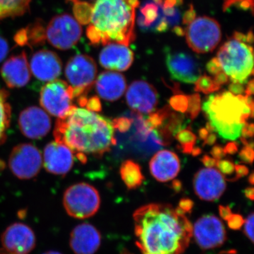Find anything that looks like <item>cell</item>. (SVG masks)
<instances>
[{
    "label": "cell",
    "instance_id": "obj_19",
    "mask_svg": "<svg viewBox=\"0 0 254 254\" xmlns=\"http://www.w3.org/2000/svg\"><path fill=\"white\" fill-rule=\"evenodd\" d=\"M99 230L89 223L74 227L70 234L69 246L75 254H94L101 245Z\"/></svg>",
    "mask_w": 254,
    "mask_h": 254
},
{
    "label": "cell",
    "instance_id": "obj_8",
    "mask_svg": "<svg viewBox=\"0 0 254 254\" xmlns=\"http://www.w3.org/2000/svg\"><path fill=\"white\" fill-rule=\"evenodd\" d=\"M95 60L87 55L78 54L70 58L65 67V76L72 88L74 98L87 96L96 81Z\"/></svg>",
    "mask_w": 254,
    "mask_h": 254
},
{
    "label": "cell",
    "instance_id": "obj_44",
    "mask_svg": "<svg viewBox=\"0 0 254 254\" xmlns=\"http://www.w3.org/2000/svg\"><path fill=\"white\" fill-rule=\"evenodd\" d=\"M210 154L213 155V158L216 159L217 160H221L224 156H225L226 153H225L224 148H222L220 145H215L213 148H212L211 151H210Z\"/></svg>",
    "mask_w": 254,
    "mask_h": 254
},
{
    "label": "cell",
    "instance_id": "obj_16",
    "mask_svg": "<svg viewBox=\"0 0 254 254\" xmlns=\"http://www.w3.org/2000/svg\"><path fill=\"white\" fill-rule=\"evenodd\" d=\"M127 104L138 113L150 114L158 103V94L153 85L145 81H135L126 93Z\"/></svg>",
    "mask_w": 254,
    "mask_h": 254
},
{
    "label": "cell",
    "instance_id": "obj_18",
    "mask_svg": "<svg viewBox=\"0 0 254 254\" xmlns=\"http://www.w3.org/2000/svg\"><path fill=\"white\" fill-rule=\"evenodd\" d=\"M74 155L66 145L52 141L46 145L43 153V165L48 173L64 176L71 170Z\"/></svg>",
    "mask_w": 254,
    "mask_h": 254
},
{
    "label": "cell",
    "instance_id": "obj_41",
    "mask_svg": "<svg viewBox=\"0 0 254 254\" xmlns=\"http://www.w3.org/2000/svg\"><path fill=\"white\" fill-rule=\"evenodd\" d=\"M254 154L253 147L250 146V145H245V147L241 150L239 155H240V158L242 161L246 163L252 164L254 161Z\"/></svg>",
    "mask_w": 254,
    "mask_h": 254
},
{
    "label": "cell",
    "instance_id": "obj_21",
    "mask_svg": "<svg viewBox=\"0 0 254 254\" xmlns=\"http://www.w3.org/2000/svg\"><path fill=\"white\" fill-rule=\"evenodd\" d=\"M1 78L10 88H21L27 85L31 74L26 53L11 57L1 66Z\"/></svg>",
    "mask_w": 254,
    "mask_h": 254
},
{
    "label": "cell",
    "instance_id": "obj_59",
    "mask_svg": "<svg viewBox=\"0 0 254 254\" xmlns=\"http://www.w3.org/2000/svg\"><path fill=\"white\" fill-rule=\"evenodd\" d=\"M201 153V150L199 148H193L191 151V154L193 156H197V155H200Z\"/></svg>",
    "mask_w": 254,
    "mask_h": 254
},
{
    "label": "cell",
    "instance_id": "obj_33",
    "mask_svg": "<svg viewBox=\"0 0 254 254\" xmlns=\"http://www.w3.org/2000/svg\"><path fill=\"white\" fill-rule=\"evenodd\" d=\"M232 7H236L244 11H250L253 14L254 0H224L222 5L224 11Z\"/></svg>",
    "mask_w": 254,
    "mask_h": 254
},
{
    "label": "cell",
    "instance_id": "obj_42",
    "mask_svg": "<svg viewBox=\"0 0 254 254\" xmlns=\"http://www.w3.org/2000/svg\"><path fill=\"white\" fill-rule=\"evenodd\" d=\"M206 68L208 72L213 76H215V75L218 74V73L222 71L220 64H219L216 58H213L210 61L208 62L206 65Z\"/></svg>",
    "mask_w": 254,
    "mask_h": 254
},
{
    "label": "cell",
    "instance_id": "obj_7",
    "mask_svg": "<svg viewBox=\"0 0 254 254\" xmlns=\"http://www.w3.org/2000/svg\"><path fill=\"white\" fill-rule=\"evenodd\" d=\"M63 205L69 216L81 220L89 218L99 210V193L95 187L88 184H76L65 190Z\"/></svg>",
    "mask_w": 254,
    "mask_h": 254
},
{
    "label": "cell",
    "instance_id": "obj_58",
    "mask_svg": "<svg viewBox=\"0 0 254 254\" xmlns=\"http://www.w3.org/2000/svg\"><path fill=\"white\" fill-rule=\"evenodd\" d=\"M173 188L176 191H179V190H181L182 189V183L181 182L179 181V180H175L173 182Z\"/></svg>",
    "mask_w": 254,
    "mask_h": 254
},
{
    "label": "cell",
    "instance_id": "obj_3",
    "mask_svg": "<svg viewBox=\"0 0 254 254\" xmlns=\"http://www.w3.org/2000/svg\"><path fill=\"white\" fill-rule=\"evenodd\" d=\"M138 0H97L92 8L87 38L92 46L115 43L128 46L134 41Z\"/></svg>",
    "mask_w": 254,
    "mask_h": 254
},
{
    "label": "cell",
    "instance_id": "obj_31",
    "mask_svg": "<svg viewBox=\"0 0 254 254\" xmlns=\"http://www.w3.org/2000/svg\"><path fill=\"white\" fill-rule=\"evenodd\" d=\"M170 109L169 107H165L163 109L159 110L155 113H152L148 117L145 121V125H147V128L148 131L151 130H158L164 125L165 120L168 118L170 115Z\"/></svg>",
    "mask_w": 254,
    "mask_h": 254
},
{
    "label": "cell",
    "instance_id": "obj_37",
    "mask_svg": "<svg viewBox=\"0 0 254 254\" xmlns=\"http://www.w3.org/2000/svg\"><path fill=\"white\" fill-rule=\"evenodd\" d=\"M216 166L222 175H231L235 170V165L230 160H220L217 162Z\"/></svg>",
    "mask_w": 254,
    "mask_h": 254
},
{
    "label": "cell",
    "instance_id": "obj_61",
    "mask_svg": "<svg viewBox=\"0 0 254 254\" xmlns=\"http://www.w3.org/2000/svg\"><path fill=\"white\" fill-rule=\"evenodd\" d=\"M43 254H63L60 253V252H56V251H48V252H46V253H43Z\"/></svg>",
    "mask_w": 254,
    "mask_h": 254
},
{
    "label": "cell",
    "instance_id": "obj_48",
    "mask_svg": "<svg viewBox=\"0 0 254 254\" xmlns=\"http://www.w3.org/2000/svg\"><path fill=\"white\" fill-rule=\"evenodd\" d=\"M193 203L191 200L189 199V198H183L180 201V204L179 207L183 210L185 213L187 212H190V210L193 208Z\"/></svg>",
    "mask_w": 254,
    "mask_h": 254
},
{
    "label": "cell",
    "instance_id": "obj_49",
    "mask_svg": "<svg viewBox=\"0 0 254 254\" xmlns=\"http://www.w3.org/2000/svg\"><path fill=\"white\" fill-rule=\"evenodd\" d=\"M213 80L216 84L221 86L222 85L225 84L229 81V77L223 71H221V72L218 73V74L214 76Z\"/></svg>",
    "mask_w": 254,
    "mask_h": 254
},
{
    "label": "cell",
    "instance_id": "obj_40",
    "mask_svg": "<svg viewBox=\"0 0 254 254\" xmlns=\"http://www.w3.org/2000/svg\"><path fill=\"white\" fill-rule=\"evenodd\" d=\"M84 108H86V109L88 110H90V111L99 113L102 110L101 102H100L98 97H91V98L87 99Z\"/></svg>",
    "mask_w": 254,
    "mask_h": 254
},
{
    "label": "cell",
    "instance_id": "obj_24",
    "mask_svg": "<svg viewBox=\"0 0 254 254\" xmlns=\"http://www.w3.org/2000/svg\"><path fill=\"white\" fill-rule=\"evenodd\" d=\"M95 83L100 98L110 102L120 99L127 90L125 76L116 71H108L100 73Z\"/></svg>",
    "mask_w": 254,
    "mask_h": 254
},
{
    "label": "cell",
    "instance_id": "obj_39",
    "mask_svg": "<svg viewBox=\"0 0 254 254\" xmlns=\"http://www.w3.org/2000/svg\"><path fill=\"white\" fill-rule=\"evenodd\" d=\"M227 221L228 222V226L230 228L237 230H240L241 227L243 226L245 220L239 214L232 213V215L227 218Z\"/></svg>",
    "mask_w": 254,
    "mask_h": 254
},
{
    "label": "cell",
    "instance_id": "obj_22",
    "mask_svg": "<svg viewBox=\"0 0 254 254\" xmlns=\"http://www.w3.org/2000/svg\"><path fill=\"white\" fill-rule=\"evenodd\" d=\"M99 62L103 68L110 71H125L133 63V53L125 45L109 43L100 52Z\"/></svg>",
    "mask_w": 254,
    "mask_h": 254
},
{
    "label": "cell",
    "instance_id": "obj_56",
    "mask_svg": "<svg viewBox=\"0 0 254 254\" xmlns=\"http://www.w3.org/2000/svg\"><path fill=\"white\" fill-rule=\"evenodd\" d=\"M245 194L249 199L253 200L254 198V190L253 187H249L245 190Z\"/></svg>",
    "mask_w": 254,
    "mask_h": 254
},
{
    "label": "cell",
    "instance_id": "obj_13",
    "mask_svg": "<svg viewBox=\"0 0 254 254\" xmlns=\"http://www.w3.org/2000/svg\"><path fill=\"white\" fill-rule=\"evenodd\" d=\"M192 236L200 249L213 250L224 245L227 232L221 220L213 215H203L197 220L192 230Z\"/></svg>",
    "mask_w": 254,
    "mask_h": 254
},
{
    "label": "cell",
    "instance_id": "obj_45",
    "mask_svg": "<svg viewBox=\"0 0 254 254\" xmlns=\"http://www.w3.org/2000/svg\"><path fill=\"white\" fill-rule=\"evenodd\" d=\"M235 171H236V177L234 179V180H236L248 175L250 170H249V169L247 168L245 165H235Z\"/></svg>",
    "mask_w": 254,
    "mask_h": 254
},
{
    "label": "cell",
    "instance_id": "obj_27",
    "mask_svg": "<svg viewBox=\"0 0 254 254\" xmlns=\"http://www.w3.org/2000/svg\"><path fill=\"white\" fill-rule=\"evenodd\" d=\"M31 0H0V21L18 17L28 11Z\"/></svg>",
    "mask_w": 254,
    "mask_h": 254
},
{
    "label": "cell",
    "instance_id": "obj_17",
    "mask_svg": "<svg viewBox=\"0 0 254 254\" xmlns=\"http://www.w3.org/2000/svg\"><path fill=\"white\" fill-rule=\"evenodd\" d=\"M18 126L25 136L32 139H38L49 133L52 127L51 119L41 108L29 107L20 114Z\"/></svg>",
    "mask_w": 254,
    "mask_h": 254
},
{
    "label": "cell",
    "instance_id": "obj_50",
    "mask_svg": "<svg viewBox=\"0 0 254 254\" xmlns=\"http://www.w3.org/2000/svg\"><path fill=\"white\" fill-rule=\"evenodd\" d=\"M239 145L236 142H230L227 143L226 146L224 148L225 153L226 154L233 155L238 151Z\"/></svg>",
    "mask_w": 254,
    "mask_h": 254
},
{
    "label": "cell",
    "instance_id": "obj_36",
    "mask_svg": "<svg viewBox=\"0 0 254 254\" xmlns=\"http://www.w3.org/2000/svg\"><path fill=\"white\" fill-rule=\"evenodd\" d=\"M114 129L118 130L121 133L128 131L131 128L132 120L127 118H119L115 119L112 122Z\"/></svg>",
    "mask_w": 254,
    "mask_h": 254
},
{
    "label": "cell",
    "instance_id": "obj_34",
    "mask_svg": "<svg viewBox=\"0 0 254 254\" xmlns=\"http://www.w3.org/2000/svg\"><path fill=\"white\" fill-rule=\"evenodd\" d=\"M188 96L177 93L170 99V105L174 110L179 113H185L188 108Z\"/></svg>",
    "mask_w": 254,
    "mask_h": 254
},
{
    "label": "cell",
    "instance_id": "obj_15",
    "mask_svg": "<svg viewBox=\"0 0 254 254\" xmlns=\"http://www.w3.org/2000/svg\"><path fill=\"white\" fill-rule=\"evenodd\" d=\"M193 185L195 194L206 201L219 199L226 190L223 175L214 168L199 170L193 178Z\"/></svg>",
    "mask_w": 254,
    "mask_h": 254
},
{
    "label": "cell",
    "instance_id": "obj_4",
    "mask_svg": "<svg viewBox=\"0 0 254 254\" xmlns=\"http://www.w3.org/2000/svg\"><path fill=\"white\" fill-rule=\"evenodd\" d=\"M202 109L214 131L224 139L235 141L242 135L247 120L253 118L254 101L249 95L225 91L210 95Z\"/></svg>",
    "mask_w": 254,
    "mask_h": 254
},
{
    "label": "cell",
    "instance_id": "obj_12",
    "mask_svg": "<svg viewBox=\"0 0 254 254\" xmlns=\"http://www.w3.org/2000/svg\"><path fill=\"white\" fill-rule=\"evenodd\" d=\"M0 240V254H30L36 248L34 232L21 222L9 225L1 234Z\"/></svg>",
    "mask_w": 254,
    "mask_h": 254
},
{
    "label": "cell",
    "instance_id": "obj_60",
    "mask_svg": "<svg viewBox=\"0 0 254 254\" xmlns=\"http://www.w3.org/2000/svg\"><path fill=\"white\" fill-rule=\"evenodd\" d=\"M254 174L252 173V174H251L250 177H249V182H250V183L252 185H254Z\"/></svg>",
    "mask_w": 254,
    "mask_h": 254
},
{
    "label": "cell",
    "instance_id": "obj_20",
    "mask_svg": "<svg viewBox=\"0 0 254 254\" xmlns=\"http://www.w3.org/2000/svg\"><path fill=\"white\" fill-rule=\"evenodd\" d=\"M30 69L38 80L49 82L59 77L63 63L54 52L41 50L32 56Z\"/></svg>",
    "mask_w": 254,
    "mask_h": 254
},
{
    "label": "cell",
    "instance_id": "obj_43",
    "mask_svg": "<svg viewBox=\"0 0 254 254\" xmlns=\"http://www.w3.org/2000/svg\"><path fill=\"white\" fill-rule=\"evenodd\" d=\"M9 53V45L7 41L0 36V63L6 58Z\"/></svg>",
    "mask_w": 254,
    "mask_h": 254
},
{
    "label": "cell",
    "instance_id": "obj_51",
    "mask_svg": "<svg viewBox=\"0 0 254 254\" xmlns=\"http://www.w3.org/2000/svg\"><path fill=\"white\" fill-rule=\"evenodd\" d=\"M202 163L204 164L207 168H213L216 166L218 160L214 158L209 156V155H204L201 159Z\"/></svg>",
    "mask_w": 254,
    "mask_h": 254
},
{
    "label": "cell",
    "instance_id": "obj_14",
    "mask_svg": "<svg viewBox=\"0 0 254 254\" xmlns=\"http://www.w3.org/2000/svg\"><path fill=\"white\" fill-rule=\"evenodd\" d=\"M165 62L172 77L177 81L194 83L201 76L202 70L199 63L188 53L168 52Z\"/></svg>",
    "mask_w": 254,
    "mask_h": 254
},
{
    "label": "cell",
    "instance_id": "obj_9",
    "mask_svg": "<svg viewBox=\"0 0 254 254\" xmlns=\"http://www.w3.org/2000/svg\"><path fill=\"white\" fill-rule=\"evenodd\" d=\"M72 88L66 81L55 79L48 82L40 93V103L47 113L61 118L74 108Z\"/></svg>",
    "mask_w": 254,
    "mask_h": 254
},
{
    "label": "cell",
    "instance_id": "obj_38",
    "mask_svg": "<svg viewBox=\"0 0 254 254\" xmlns=\"http://www.w3.org/2000/svg\"><path fill=\"white\" fill-rule=\"evenodd\" d=\"M254 215L250 213L244 222V233L247 238L250 239L251 242L254 243Z\"/></svg>",
    "mask_w": 254,
    "mask_h": 254
},
{
    "label": "cell",
    "instance_id": "obj_1",
    "mask_svg": "<svg viewBox=\"0 0 254 254\" xmlns=\"http://www.w3.org/2000/svg\"><path fill=\"white\" fill-rule=\"evenodd\" d=\"M136 245L143 254H182L188 248L193 226L180 207L150 203L133 215Z\"/></svg>",
    "mask_w": 254,
    "mask_h": 254
},
{
    "label": "cell",
    "instance_id": "obj_29",
    "mask_svg": "<svg viewBox=\"0 0 254 254\" xmlns=\"http://www.w3.org/2000/svg\"><path fill=\"white\" fill-rule=\"evenodd\" d=\"M73 4V11L76 21L81 24H88L91 19L93 5L81 0H68Z\"/></svg>",
    "mask_w": 254,
    "mask_h": 254
},
{
    "label": "cell",
    "instance_id": "obj_53",
    "mask_svg": "<svg viewBox=\"0 0 254 254\" xmlns=\"http://www.w3.org/2000/svg\"><path fill=\"white\" fill-rule=\"evenodd\" d=\"M219 210H220V214L222 218L226 220L232 213L231 210H230V208H229L228 206H222V205H220V206H219Z\"/></svg>",
    "mask_w": 254,
    "mask_h": 254
},
{
    "label": "cell",
    "instance_id": "obj_47",
    "mask_svg": "<svg viewBox=\"0 0 254 254\" xmlns=\"http://www.w3.org/2000/svg\"><path fill=\"white\" fill-rule=\"evenodd\" d=\"M254 125L253 124L246 123L243 128H242V135L243 138H252L254 136Z\"/></svg>",
    "mask_w": 254,
    "mask_h": 254
},
{
    "label": "cell",
    "instance_id": "obj_5",
    "mask_svg": "<svg viewBox=\"0 0 254 254\" xmlns=\"http://www.w3.org/2000/svg\"><path fill=\"white\" fill-rule=\"evenodd\" d=\"M254 36L235 32L217 53L216 59L222 71L232 83H244L254 73Z\"/></svg>",
    "mask_w": 254,
    "mask_h": 254
},
{
    "label": "cell",
    "instance_id": "obj_25",
    "mask_svg": "<svg viewBox=\"0 0 254 254\" xmlns=\"http://www.w3.org/2000/svg\"><path fill=\"white\" fill-rule=\"evenodd\" d=\"M46 40V28L41 19H37L26 28L19 30L14 36V41L18 46L30 48L43 46Z\"/></svg>",
    "mask_w": 254,
    "mask_h": 254
},
{
    "label": "cell",
    "instance_id": "obj_46",
    "mask_svg": "<svg viewBox=\"0 0 254 254\" xmlns=\"http://www.w3.org/2000/svg\"><path fill=\"white\" fill-rule=\"evenodd\" d=\"M229 91L235 95H242L245 93V88L242 83H232L229 86Z\"/></svg>",
    "mask_w": 254,
    "mask_h": 254
},
{
    "label": "cell",
    "instance_id": "obj_54",
    "mask_svg": "<svg viewBox=\"0 0 254 254\" xmlns=\"http://www.w3.org/2000/svg\"><path fill=\"white\" fill-rule=\"evenodd\" d=\"M217 136L215 133H209L208 136L204 140V145H213L216 142Z\"/></svg>",
    "mask_w": 254,
    "mask_h": 254
},
{
    "label": "cell",
    "instance_id": "obj_10",
    "mask_svg": "<svg viewBox=\"0 0 254 254\" xmlns=\"http://www.w3.org/2000/svg\"><path fill=\"white\" fill-rule=\"evenodd\" d=\"M81 35V25L68 14L55 16L46 28V40L55 48L62 50H69L76 46Z\"/></svg>",
    "mask_w": 254,
    "mask_h": 254
},
{
    "label": "cell",
    "instance_id": "obj_26",
    "mask_svg": "<svg viewBox=\"0 0 254 254\" xmlns=\"http://www.w3.org/2000/svg\"><path fill=\"white\" fill-rule=\"evenodd\" d=\"M120 175L128 190L138 188L144 180L141 167L132 160L124 162L120 168Z\"/></svg>",
    "mask_w": 254,
    "mask_h": 254
},
{
    "label": "cell",
    "instance_id": "obj_30",
    "mask_svg": "<svg viewBox=\"0 0 254 254\" xmlns=\"http://www.w3.org/2000/svg\"><path fill=\"white\" fill-rule=\"evenodd\" d=\"M175 138L181 144V150L184 153H191L194 148L196 136L190 129H183L175 133Z\"/></svg>",
    "mask_w": 254,
    "mask_h": 254
},
{
    "label": "cell",
    "instance_id": "obj_32",
    "mask_svg": "<svg viewBox=\"0 0 254 254\" xmlns=\"http://www.w3.org/2000/svg\"><path fill=\"white\" fill-rule=\"evenodd\" d=\"M220 88V86L215 83L213 78L206 75L200 76L195 82V91L201 92L205 94H210L213 92L218 91Z\"/></svg>",
    "mask_w": 254,
    "mask_h": 254
},
{
    "label": "cell",
    "instance_id": "obj_2",
    "mask_svg": "<svg viewBox=\"0 0 254 254\" xmlns=\"http://www.w3.org/2000/svg\"><path fill=\"white\" fill-rule=\"evenodd\" d=\"M114 130L108 119L74 107L67 115L58 119L53 134L55 141L66 145L85 164L86 155L100 158L116 145Z\"/></svg>",
    "mask_w": 254,
    "mask_h": 254
},
{
    "label": "cell",
    "instance_id": "obj_57",
    "mask_svg": "<svg viewBox=\"0 0 254 254\" xmlns=\"http://www.w3.org/2000/svg\"><path fill=\"white\" fill-rule=\"evenodd\" d=\"M209 133H210V132L206 128H200L199 131H198V135H199V137L202 140H205L206 137L208 136Z\"/></svg>",
    "mask_w": 254,
    "mask_h": 254
},
{
    "label": "cell",
    "instance_id": "obj_6",
    "mask_svg": "<svg viewBox=\"0 0 254 254\" xmlns=\"http://www.w3.org/2000/svg\"><path fill=\"white\" fill-rule=\"evenodd\" d=\"M189 47L199 54L211 53L218 46L222 38L220 23L210 16L194 18L184 30Z\"/></svg>",
    "mask_w": 254,
    "mask_h": 254
},
{
    "label": "cell",
    "instance_id": "obj_23",
    "mask_svg": "<svg viewBox=\"0 0 254 254\" xmlns=\"http://www.w3.org/2000/svg\"><path fill=\"white\" fill-rule=\"evenodd\" d=\"M180 159L170 150H160L153 155L150 162V173L159 182L173 180L180 173Z\"/></svg>",
    "mask_w": 254,
    "mask_h": 254
},
{
    "label": "cell",
    "instance_id": "obj_28",
    "mask_svg": "<svg viewBox=\"0 0 254 254\" xmlns=\"http://www.w3.org/2000/svg\"><path fill=\"white\" fill-rule=\"evenodd\" d=\"M9 95L4 88L0 89V145L6 141V131L11 123V107L7 101Z\"/></svg>",
    "mask_w": 254,
    "mask_h": 254
},
{
    "label": "cell",
    "instance_id": "obj_11",
    "mask_svg": "<svg viewBox=\"0 0 254 254\" xmlns=\"http://www.w3.org/2000/svg\"><path fill=\"white\" fill-rule=\"evenodd\" d=\"M43 165L41 152L31 143H21L11 150L9 166L20 180H30L38 175Z\"/></svg>",
    "mask_w": 254,
    "mask_h": 254
},
{
    "label": "cell",
    "instance_id": "obj_55",
    "mask_svg": "<svg viewBox=\"0 0 254 254\" xmlns=\"http://www.w3.org/2000/svg\"><path fill=\"white\" fill-rule=\"evenodd\" d=\"M254 80H251L247 85V88L245 89V93L246 95L252 96L254 94Z\"/></svg>",
    "mask_w": 254,
    "mask_h": 254
},
{
    "label": "cell",
    "instance_id": "obj_52",
    "mask_svg": "<svg viewBox=\"0 0 254 254\" xmlns=\"http://www.w3.org/2000/svg\"><path fill=\"white\" fill-rule=\"evenodd\" d=\"M195 18V11L193 6H190V9L185 13L183 17L184 24H189Z\"/></svg>",
    "mask_w": 254,
    "mask_h": 254
},
{
    "label": "cell",
    "instance_id": "obj_35",
    "mask_svg": "<svg viewBox=\"0 0 254 254\" xmlns=\"http://www.w3.org/2000/svg\"><path fill=\"white\" fill-rule=\"evenodd\" d=\"M188 101V108L186 113H188L190 119L194 120L198 116L201 108L200 95L195 93V94L189 95Z\"/></svg>",
    "mask_w": 254,
    "mask_h": 254
}]
</instances>
